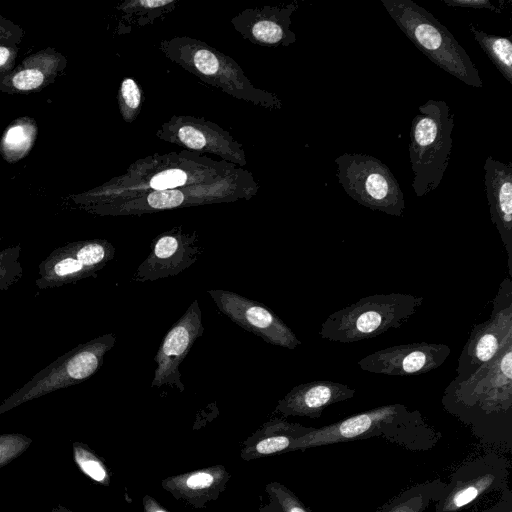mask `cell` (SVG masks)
Segmentation results:
<instances>
[{
	"instance_id": "1",
	"label": "cell",
	"mask_w": 512,
	"mask_h": 512,
	"mask_svg": "<svg viewBox=\"0 0 512 512\" xmlns=\"http://www.w3.org/2000/svg\"><path fill=\"white\" fill-rule=\"evenodd\" d=\"M441 403L481 441L511 449L512 342L473 373L456 376Z\"/></svg>"
},
{
	"instance_id": "3",
	"label": "cell",
	"mask_w": 512,
	"mask_h": 512,
	"mask_svg": "<svg viewBox=\"0 0 512 512\" xmlns=\"http://www.w3.org/2000/svg\"><path fill=\"white\" fill-rule=\"evenodd\" d=\"M384 439L413 451L432 449L441 433L430 425L418 410L395 403L382 405L338 422L313 428L296 439L289 451L305 450L341 442Z\"/></svg>"
},
{
	"instance_id": "2",
	"label": "cell",
	"mask_w": 512,
	"mask_h": 512,
	"mask_svg": "<svg viewBox=\"0 0 512 512\" xmlns=\"http://www.w3.org/2000/svg\"><path fill=\"white\" fill-rule=\"evenodd\" d=\"M236 165L196 152L155 153L134 161L126 171L83 193L73 195L81 208L125 200L150 192L211 183Z\"/></svg>"
},
{
	"instance_id": "9",
	"label": "cell",
	"mask_w": 512,
	"mask_h": 512,
	"mask_svg": "<svg viewBox=\"0 0 512 512\" xmlns=\"http://www.w3.org/2000/svg\"><path fill=\"white\" fill-rule=\"evenodd\" d=\"M115 343L116 335L106 333L72 348L7 397L0 404V414L32 399L87 380L101 368L105 354Z\"/></svg>"
},
{
	"instance_id": "38",
	"label": "cell",
	"mask_w": 512,
	"mask_h": 512,
	"mask_svg": "<svg viewBox=\"0 0 512 512\" xmlns=\"http://www.w3.org/2000/svg\"><path fill=\"white\" fill-rule=\"evenodd\" d=\"M142 502L145 512H168L150 495H145Z\"/></svg>"
},
{
	"instance_id": "12",
	"label": "cell",
	"mask_w": 512,
	"mask_h": 512,
	"mask_svg": "<svg viewBox=\"0 0 512 512\" xmlns=\"http://www.w3.org/2000/svg\"><path fill=\"white\" fill-rule=\"evenodd\" d=\"M114 255V246L105 239L67 243L54 249L39 264L35 284L39 289H49L95 276Z\"/></svg>"
},
{
	"instance_id": "25",
	"label": "cell",
	"mask_w": 512,
	"mask_h": 512,
	"mask_svg": "<svg viewBox=\"0 0 512 512\" xmlns=\"http://www.w3.org/2000/svg\"><path fill=\"white\" fill-rule=\"evenodd\" d=\"M178 0H126L116 6L120 13L119 33L152 25L175 10Z\"/></svg>"
},
{
	"instance_id": "21",
	"label": "cell",
	"mask_w": 512,
	"mask_h": 512,
	"mask_svg": "<svg viewBox=\"0 0 512 512\" xmlns=\"http://www.w3.org/2000/svg\"><path fill=\"white\" fill-rule=\"evenodd\" d=\"M355 389L331 380H314L293 387L274 410L284 417L320 418L325 408L353 398Z\"/></svg>"
},
{
	"instance_id": "36",
	"label": "cell",
	"mask_w": 512,
	"mask_h": 512,
	"mask_svg": "<svg viewBox=\"0 0 512 512\" xmlns=\"http://www.w3.org/2000/svg\"><path fill=\"white\" fill-rule=\"evenodd\" d=\"M442 2L452 8L487 9L495 13L501 12L490 0H442Z\"/></svg>"
},
{
	"instance_id": "27",
	"label": "cell",
	"mask_w": 512,
	"mask_h": 512,
	"mask_svg": "<svg viewBox=\"0 0 512 512\" xmlns=\"http://www.w3.org/2000/svg\"><path fill=\"white\" fill-rule=\"evenodd\" d=\"M445 486L446 482L440 479L414 485L391 499L378 512H425L442 497Z\"/></svg>"
},
{
	"instance_id": "13",
	"label": "cell",
	"mask_w": 512,
	"mask_h": 512,
	"mask_svg": "<svg viewBox=\"0 0 512 512\" xmlns=\"http://www.w3.org/2000/svg\"><path fill=\"white\" fill-rule=\"evenodd\" d=\"M155 136L188 151L215 154L238 167L247 165L243 145L227 130L203 117L173 115L161 124Z\"/></svg>"
},
{
	"instance_id": "14",
	"label": "cell",
	"mask_w": 512,
	"mask_h": 512,
	"mask_svg": "<svg viewBox=\"0 0 512 512\" xmlns=\"http://www.w3.org/2000/svg\"><path fill=\"white\" fill-rule=\"evenodd\" d=\"M510 463L495 453L463 463L450 476L435 512H459L481 496L507 488Z\"/></svg>"
},
{
	"instance_id": "16",
	"label": "cell",
	"mask_w": 512,
	"mask_h": 512,
	"mask_svg": "<svg viewBox=\"0 0 512 512\" xmlns=\"http://www.w3.org/2000/svg\"><path fill=\"white\" fill-rule=\"evenodd\" d=\"M202 252L196 231H185L183 226L173 227L154 237L148 256L137 267L132 279L150 282L176 276L197 262Z\"/></svg>"
},
{
	"instance_id": "32",
	"label": "cell",
	"mask_w": 512,
	"mask_h": 512,
	"mask_svg": "<svg viewBox=\"0 0 512 512\" xmlns=\"http://www.w3.org/2000/svg\"><path fill=\"white\" fill-rule=\"evenodd\" d=\"M75 459L82 471L90 478L104 485L109 484L110 478L105 466L90 451L81 447L75 448Z\"/></svg>"
},
{
	"instance_id": "11",
	"label": "cell",
	"mask_w": 512,
	"mask_h": 512,
	"mask_svg": "<svg viewBox=\"0 0 512 512\" xmlns=\"http://www.w3.org/2000/svg\"><path fill=\"white\" fill-rule=\"evenodd\" d=\"M490 317L473 326L462 348L456 376H466L493 359L512 342V280L506 277L492 301Z\"/></svg>"
},
{
	"instance_id": "22",
	"label": "cell",
	"mask_w": 512,
	"mask_h": 512,
	"mask_svg": "<svg viewBox=\"0 0 512 512\" xmlns=\"http://www.w3.org/2000/svg\"><path fill=\"white\" fill-rule=\"evenodd\" d=\"M67 65L66 57L52 47L27 56L10 73L0 77V91L9 94L39 92L53 83Z\"/></svg>"
},
{
	"instance_id": "28",
	"label": "cell",
	"mask_w": 512,
	"mask_h": 512,
	"mask_svg": "<svg viewBox=\"0 0 512 512\" xmlns=\"http://www.w3.org/2000/svg\"><path fill=\"white\" fill-rule=\"evenodd\" d=\"M469 29L482 50L499 70L502 76L512 84V41L510 37L488 34L478 30L472 24Z\"/></svg>"
},
{
	"instance_id": "37",
	"label": "cell",
	"mask_w": 512,
	"mask_h": 512,
	"mask_svg": "<svg viewBox=\"0 0 512 512\" xmlns=\"http://www.w3.org/2000/svg\"><path fill=\"white\" fill-rule=\"evenodd\" d=\"M505 496L506 497H503V499L498 504L485 512H512L511 493L509 490L506 492Z\"/></svg>"
},
{
	"instance_id": "31",
	"label": "cell",
	"mask_w": 512,
	"mask_h": 512,
	"mask_svg": "<svg viewBox=\"0 0 512 512\" xmlns=\"http://www.w3.org/2000/svg\"><path fill=\"white\" fill-rule=\"evenodd\" d=\"M265 492L279 503L284 512H311L289 488L277 481L266 484Z\"/></svg>"
},
{
	"instance_id": "15",
	"label": "cell",
	"mask_w": 512,
	"mask_h": 512,
	"mask_svg": "<svg viewBox=\"0 0 512 512\" xmlns=\"http://www.w3.org/2000/svg\"><path fill=\"white\" fill-rule=\"evenodd\" d=\"M207 292L221 313L265 342L290 350L301 345L292 329L262 303L223 289Z\"/></svg>"
},
{
	"instance_id": "5",
	"label": "cell",
	"mask_w": 512,
	"mask_h": 512,
	"mask_svg": "<svg viewBox=\"0 0 512 512\" xmlns=\"http://www.w3.org/2000/svg\"><path fill=\"white\" fill-rule=\"evenodd\" d=\"M259 188V183L250 171L236 166L211 183L150 192L82 209L100 216H138L177 208L250 200Z\"/></svg>"
},
{
	"instance_id": "19",
	"label": "cell",
	"mask_w": 512,
	"mask_h": 512,
	"mask_svg": "<svg viewBox=\"0 0 512 512\" xmlns=\"http://www.w3.org/2000/svg\"><path fill=\"white\" fill-rule=\"evenodd\" d=\"M298 9L292 2L245 8L231 19L235 31L248 42L263 47H287L296 42L291 17Z\"/></svg>"
},
{
	"instance_id": "24",
	"label": "cell",
	"mask_w": 512,
	"mask_h": 512,
	"mask_svg": "<svg viewBox=\"0 0 512 512\" xmlns=\"http://www.w3.org/2000/svg\"><path fill=\"white\" fill-rule=\"evenodd\" d=\"M313 428L290 423L281 418L271 419L243 442L240 456L249 461L288 452L296 439L306 435Z\"/></svg>"
},
{
	"instance_id": "6",
	"label": "cell",
	"mask_w": 512,
	"mask_h": 512,
	"mask_svg": "<svg viewBox=\"0 0 512 512\" xmlns=\"http://www.w3.org/2000/svg\"><path fill=\"white\" fill-rule=\"evenodd\" d=\"M411 42L438 67L474 88H482L478 69L452 33L412 0H381Z\"/></svg>"
},
{
	"instance_id": "34",
	"label": "cell",
	"mask_w": 512,
	"mask_h": 512,
	"mask_svg": "<svg viewBox=\"0 0 512 512\" xmlns=\"http://www.w3.org/2000/svg\"><path fill=\"white\" fill-rule=\"evenodd\" d=\"M17 45L0 44V77L10 73L16 67Z\"/></svg>"
},
{
	"instance_id": "33",
	"label": "cell",
	"mask_w": 512,
	"mask_h": 512,
	"mask_svg": "<svg viewBox=\"0 0 512 512\" xmlns=\"http://www.w3.org/2000/svg\"><path fill=\"white\" fill-rule=\"evenodd\" d=\"M24 33L19 25L0 15V44L18 45Z\"/></svg>"
},
{
	"instance_id": "7",
	"label": "cell",
	"mask_w": 512,
	"mask_h": 512,
	"mask_svg": "<svg viewBox=\"0 0 512 512\" xmlns=\"http://www.w3.org/2000/svg\"><path fill=\"white\" fill-rule=\"evenodd\" d=\"M423 302L421 296L401 292L369 295L330 314L319 336L339 343L371 339L405 325Z\"/></svg>"
},
{
	"instance_id": "39",
	"label": "cell",
	"mask_w": 512,
	"mask_h": 512,
	"mask_svg": "<svg viewBox=\"0 0 512 512\" xmlns=\"http://www.w3.org/2000/svg\"><path fill=\"white\" fill-rule=\"evenodd\" d=\"M258 512H284L279 503L272 497L268 496V502L262 505Z\"/></svg>"
},
{
	"instance_id": "40",
	"label": "cell",
	"mask_w": 512,
	"mask_h": 512,
	"mask_svg": "<svg viewBox=\"0 0 512 512\" xmlns=\"http://www.w3.org/2000/svg\"><path fill=\"white\" fill-rule=\"evenodd\" d=\"M1 241V240H0Z\"/></svg>"
},
{
	"instance_id": "35",
	"label": "cell",
	"mask_w": 512,
	"mask_h": 512,
	"mask_svg": "<svg viewBox=\"0 0 512 512\" xmlns=\"http://www.w3.org/2000/svg\"><path fill=\"white\" fill-rule=\"evenodd\" d=\"M28 439L23 438L19 435H6L0 437V464L7 461L10 457H13L17 450L23 445H16L25 442Z\"/></svg>"
},
{
	"instance_id": "30",
	"label": "cell",
	"mask_w": 512,
	"mask_h": 512,
	"mask_svg": "<svg viewBox=\"0 0 512 512\" xmlns=\"http://www.w3.org/2000/svg\"><path fill=\"white\" fill-rule=\"evenodd\" d=\"M21 246L14 245L0 251V292L16 284L23 276L20 262Z\"/></svg>"
},
{
	"instance_id": "18",
	"label": "cell",
	"mask_w": 512,
	"mask_h": 512,
	"mask_svg": "<svg viewBox=\"0 0 512 512\" xmlns=\"http://www.w3.org/2000/svg\"><path fill=\"white\" fill-rule=\"evenodd\" d=\"M451 348L442 343L416 342L380 349L358 361L361 370L387 376L431 372L447 360Z\"/></svg>"
},
{
	"instance_id": "8",
	"label": "cell",
	"mask_w": 512,
	"mask_h": 512,
	"mask_svg": "<svg viewBox=\"0 0 512 512\" xmlns=\"http://www.w3.org/2000/svg\"><path fill=\"white\" fill-rule=\"evenodd\" d=\"M453 127L454 114L445 101L431 99L418 107L408 146L417 197L426 196L441 183L450 160Z\"/></svg>"
},
{
	"instance_id": "23",
	"label": "cell",
	"mask_w": 512,
	"mask_h": 512,
	"mask_svg": "<svg viewBox=\"0 0 512 512\" xmlns=\"http://www.w3.org/2000/svg\"><path fill=\"white\" fill-rule=\"evenodd\" d=\"M230 478L227 469L217 464L167 477L162 480L161 486L176 500L201 509L220 497Z\"/></svg>"
},
{
	"instance_id": "26",
	"label": "cell",
	"mask_w": 512,
	"mask_h": 512,
	"mask_svg": "<svg viewBox=\"0 0 512 512\" xmlns=\"http://www.w3.org/2000/svg\"><path fill=\"white\" fill-rule=\"evenodd\" d=\"M38 126L31 117H19L5 129L0 139V154L8 163H16L26 157L34 146Z\"/></svg>"
},
{
	"instance_id": "20",
	"label": "cell",
	"mask_w": 512,
	"mask_h": 512,
	"mask_svg": "<svg viewBox=\"0 0 512 512\" xmlns=\"http://www.w3.org/2000/svg\"><path fill=\"white\" fill-rule=\"evenodd\" d=\"M484 171L491 221L506 250L509 277H512V162L504 163L488 156Z\"/></svg>"
},
{
	"instance_id": "10",
	"label": "cell",
	"mask_w": 512,
	"mask_h": 512,
	"mask_svg": "<svg viewBox=\"0 0 512 512\" xmlns=\"http://www.w3.org/2000/svg\"><path fill=\"white\" fill-rule=\"evenodd\" d=\"M336 175L344 191L373 211L401 217L404 194L397 179L381 160L361 153H344L335 159Z\"/></svg>"
},
{
	"instance_id": "29",
	"label": "cell",
	"mask_w": 512,
	"mask_h": 512,
	"mask_svg": "<svg viewBox=\"0 0 512 512\" xmlns=\"http://www.w3.org/2000/svg\"><path fill=\"white\" fill-rule=\"evenodd\" d=\"M117 103L122 119L126 123L134 122L139 116L143 104V91L133 77H124L119 85Z\"/></svg>"
},
{
	"instance_id": "17",
	"label": "cell",
	"mask_w": 512,
	"mask_h": 512,
	"mask_svg": "<svg viewBox=\"0 0 512 512\" xmlns=\"http://www.w3.org/2000/svg\"><path fill=\"white\" fill-rule=\"evenodd\" d=\"M203 333L202 312L198 300H194L169 329L158 348L154 357L156 368L152 388L168 385L184 391L180 365Z\"/></svg>"
},
{
	"instance_id": "4",
	"label": "cell",
	"mask_w": 512,
	"mask_h": 512,
	"mask_svg": "<svg viewBox=\"0 0 512 512\" xmlns=\"http://www.w3.org/2000/svg\"><path fill=\"white\" fill-rule=\"evenodd\" d=\"M158 49L174 64L233 98L273 110L283 106L277 94L253 85L234 59L202 40L175 36L162 39Z\"/></svg>"
}]
</instances>
